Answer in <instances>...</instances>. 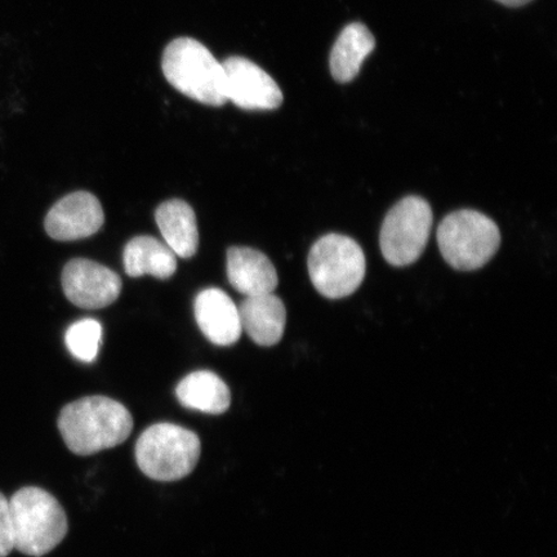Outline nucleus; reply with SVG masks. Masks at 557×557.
<instances>
[{
  "label": "nucleus",
  "mask_w": 557,
  "mask_h": 557,
  "mask_svg": "<svg viewBox=\"0 0 557 557\" xmlns=\"http://www.w3.org/2000/svg\"><path fill=\"white\" fill-rule=\"evenodd\" d=\"M102 325L95 319H82L69 326L65 344L75 359L92 363L100 351Z\"/></svg>",
  "instance_id": "18"
},
{
  "label": "nucleus",
  "mask_w": 557,
  "mask_h": 557,
  "mask_svg": "<svg viewBox=\"0 0 557 557\" xmlns=\"http://www.w3.org/2000/svg\"><path fill=\"white\" fill-rule=\"evenodd\" d=\"M225 73L226 100L249 111L275 110L283 103L282 89L255 62L232 55L222 62Z\"/></svg>",
  "instance_id": "8"
},
{
  "label": "nucleus",
  "mask_w": 557,
  "mask_h": 557,
  "mask_svg": "<svg viewBox=\"0 0 557 557\" xmlns=\"http://www.w3.org/2000/svg\"><path fill=\"white\" fill-rule=\"evenodd\" d=\"M177 399L187 409L208 414L225 413L232 394L224 380L211 371L193 372L178 383Z\"/></svg>",
  "instance_id": "17"
},
{
  "label": "nucleus",
  "mask_w": 557,
  "mask_h": 557,
  "mask_svg": "<svg viewBox=\"0 0 557 557\" xmlns=\"http://www.w3.org/2000/svg\"><path fill=\"white\" fill-rule=\"evenodd\" d=\"M15 549L13 546V528L10 500L0 493V557H7Z\"/></svg>",
  "instance_id": "19"
},
{
  "label": "nucleus",
  "mask_w": 557,
  "mask_h": 557,
  "mask_svg": "<svg viewBox=\"0 0 557 557\" xmlns=\"http://www.w3.org/2000/svg\"><path fill=\"white\" fill-rule=\"evenodd\" d=\"M13 546L21 554L41 557L50 554L69 531L64 508L41 487H21L10 499Z\"/></svg>",
  "instance_id": "2"
},
{
  "label": "nucleus",
  "mask_w": 557,
  "mask_h": 557,
  "mask_svg": "<svg viewBox=\"0 0 557 557\" xmlns=\"http://www.w3.org/2000/svg\"><path fill=\"white\" fill-rule=\"evenodd\" d=\"M230 284L249 296L274 294L278 284L276 269L267 255L247 247H233L227 252Z\"/></svg>",
  "instance_id": "12"
},
{
  "label": "nucleus",
  "mask_w": 557,
  "mask_h": 557,
  "mask_svg": "<svg viewBox=\"0 0 557 557\" xmlns=\"http://www.w3.org/2000/svg\"><path fill=\"white\" fill-rule=\"evenodd\" d=\"M195 319L213 345L232 346L242 336L239 309L220 288L201 290L194 301Z\"/></svg>",
  "instance_id": "11"
},
{
  "label": "nucleus",
  "mask_w": 557,
  "mask_h": 557,
  "mask_svg": "<svg viewBox=\"0 0 557 557\" xmlns=\"http://www.w3.org/2000/svg\"><path fill=\"white\" fill-rule=\"evenodd\" d=\"M375 47L371 30L360 23L347 25L334 44L330 66L333 78L348 83L357 78L361 65Z\"/></svg>",
  "instance_id": "15"
},
{
  "label": "nucleus",
  "mask_w": 557,
  "mask_h": 557,
  "mask_svg": "<svg viewBox=\"0 0 557 557\" xmlns=\"http://www.w3.org/2000/svg\"><path fill=\"white\" fill-rule=\"evenodd\" d=\"M433 211L426 200L407 197L386 214L380 234L385 260L396 268L409 267L423 253L433 228Z\"/></svg>",
  "instance_id": "7"
},
{
  "label": "nucleus",
  "mask_w": 557,
  "mask_h": 557,
  "mask_svg": "<svg viewBox=\"0 0 557 557\" xmlns=\"http://www.w3.org/2000/svg\"><path fill=\"white\" fill-rule=\"evenodd\" d=\"M313 287L325 298L351 296L366 276V256L357 242L329 234L313 243L308 259Z\"/></svg>",
  "instance_id": "6"
},
{
  "label": "nucleus",
  "mask_w": 557,
  "mask_h": 557,
  "mask_svg": "<svg viewBox=\"0 0 557 557\" xmlns=\"http://www.w3.org/2000/svg\"><path fill=\"white\" fill-rule=\"evenodd\" d=\"M62 288L69 301L82 309L97 310L114 304L122 292V278L102 264L85 259L66 263Z\"/></svg>",
  "instance_id": "9"
},
{
  "label": "nucleus",
  "mask_w": 557,
  "mask_h": 557,
  "mask_svg": "<svg viewBox=\"0 0 557 557\" xmlns=\"http://www.w3.org/2000/svg\"><path fill=\"white\" fill-rule=\"evenodd\" d=\"M104 213L94 194L76 191L66 195L47 213L45 227L52 239L73 242L89 238L100 232Z\"/></svg>",
  "instance_id": "10"
},
{
  "label": "nucleus",
  "mask_w": 557,
  "mask_h": 557,
  "mask_svg": "<svg viewBox=\"0 0 557 557\" xmlns=\"http://www.w3.org/2000/svg\"><path fill=\"white\" fill-rule=\"evenodd\" d=\"M243 331L263 347L274 346L283 338L287 310L274 294L249 296L239 308Z\"/></svg>",
  "instance_id": "13"
},
{
  "label": "nucleus",
  "mask_w": 557,
  "mask_h": 557,
  "mask_svg": "<svg viewBox=\"0 0 557 557\" xmlns=\"http://www.w3.org/2000/svg\"><path fill=\"white\" fill-rule=\"evenodd\" d=\"M497 2L507 7H521L532 2V0H497Z\"/></svg>",
  "instance_id": "20"
},
{
  "label": "nucleus",
  "mask_w": 557,
  "mask_h": 557,
  "mask_svg": "<svg viewBox=\"0 0 557 557\" xmlns=\"http://www.w3.org/2000/svg\"><path fill=\"white\" fill-rule=\"evenodd\" d=\"M436 236L444 260L461 271L483 268L500 246L496 222L472 209L448 214L438 225Z\"/></svg>",
  "instance_id": "5"
},
{
  "label": "nucleus",
  "mask_w": 557,
  "mask_h": 557,
  "mask_svg": "<svg viewBox=\"0 0 557 557\" xmlns=\"http://www.w3.org/2000/svg\"><path fill=\"white\" fill-rule=\"evenodd\" d=\"M200 438L178 424L157 423L145 430L136 444V461L146 476L157 482H177L197 468Z\"/></svg>",
  "instance_id": "4"
},
{
  "label": "nucleus",
  "mask_w": 557,
  "mask_h": 557,
  "mask_svg": "<svg viewBox=\"0 0 557 557\" xmlns=\"http://www.w3.org/2000/svg\"><path fill=\"white\" fill-rule=\"evenodd\" d=\"M176 257L166 244L152 236H136L124 248L123 263L131 277L151 275L165 281L177 271Z\"/></svg>",
  "instance_id": "16"
},
{
  "label": "nucleus",
  "mask_w": 557,
  "mask_h": 557,
  "mask_svg": "<svg viewBox=\"0 0 557 557\" xmlns=\"http://www.w3.org/2000/svg\"><path fill=\"white\" fill-rule=\"evenodd\" d=\"M165 79L178 92L208 107L227 102L222 62L193 38H178L166 46L162 59Z\"/></svg>",
  "instance_id": "3"
},
{
  "label": "nucleus",
  "mask_w": 557,
  "mask_h": 557,
  "mask_svg": "<svg viewBox=\"0 0 557 557\" xmlns=\"http://www.w3.org/2000/svg\"><path fill=\"white\" fill-rule=\"evenodd\" d=\"M156 220L166 246L181 259L198 252L199 232L194 209L184 200L164 201L157 209Z\"/></svg>",
  "instance_id": "14"
},
{
  "label": "nucleus",
  "mask_w": 557,
  "mask_h": 557,
  "mask_svg": "<svg viewBox=\"0 0 557 557\" xmlns=\"http://www.w3.org/2000/svg\"><path fill=\"white\" fill-rule=\"evenodd\" d=\"M59 429L70 450L90 456L127 441L134 430V418L120 401L87 396L61 410Z\"/></svg>",
  "instance_id": "1"
}]
</instances>
